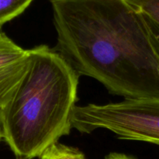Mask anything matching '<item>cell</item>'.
I'll return each mask as SVG.
<instances>
[{"label": "cell", "mask_w": 159, "mask_h": 159, "mask_svg": "<svg viewBox=\"0 0 159 159\" xmlns=\"http://www.w3.org/2000/svg\"><path fill=\"white\" fill-rule=\"evenodd\" d=\"M30 49L14 42L0 51V110L2 111L13 97L26 69Z\"/></svg>", "instance_id": "cell-4"}, {"label": "cell", "mask_w": 159, "mask_h": 159, "mask_svg": "<svg viewBox=\"0 0 159 159\" xmlns=\"http://www.w3.org/2000/svg\"><path fill=\"white\" fill-rule=\"evenodd\" d=\"M3 138V130H0V140Z\"/></svg>", "instance_id": "cell-12"}, {"label": "cell", "mask_w": 159, "mask_h": 159, "mask_svg": "<svg viewBox=\"0 0 159 159\" xmlns=\"http://www.w3.org/2000/svg\"><path fill=\"white\" fill-rule=\"evenodd\" d=\"M34 0H0V27L21 15Z\"/></svg>", "instance_id": "cell-5"}, {"label": "cell", "mask_w": 159, "mask_h": 159, "mask_svg": "<svg viewBox=\"0 0 159 159\" xmlns=\"http://www.w3.org/2000/svg\"><path fill=\"white\" fill-rule=\"evenodd\" d=\"M40 159H86L78 148L57 142L48 147L40 155Z\"/></svg>", "instance_id": "cell-6"}, {"label": "cell", "mask_w": 159, "mask_h": 159, "mask_svg": "<svg viewBox=\"0 0 159 159\" xmlns=\"http://www.w3.org/2000/svg\"><path fill=\"white\" fill-rule=\"evenodd\" d=\"M134 9L159 24V0H125Z\"/></svg>", "instance_id": "cell-7"}, {"label": "cell", "mask_w": 159, "mask_h": 159, "mask_svg": "<svg viewBox=\"0 0 159 159\" xmlns=\"http://www.w3.org/2000/svg\"><path fill=\"white\" fill-rule=\"evenodd\" d=\"M104 159H134L132 157L128 156L125 154L116 153V152H112L105 157Z\"/></svg>", "instance_id": "cell-10"}, {"label": "cell", "mask_w": 159, "mask_h": 159, "mask_svg": "<svg viewBox=\"0 0 159 159\" xmlns=\"http://www.w3.org/2000/svg\"><path fill=\"white\" fill-rule=\"evenodd\" d=\"M3 130V119H2V111L0 110V130Z\"/></svg>", "instance_id": "cell-11"}, {"label": "cell", "mask_w": 159, "mask_h": 159, "mask_svg": "<svg viewBox=\"0 0 159 159\" xmlns=\"http://www.w3.org/2000/svg\"><path fill=\"white\" fill-rule=\"evenodd\" d=\"M54 48L79 75L124 99H159V49L125 0H50Z\"/></svg>", "instance_id": "cell-1"}, {"label": "cell", "mask_w": 159, "mask_h": 159, "mask_svg": "<svg viewBox=\"0 0 159 159\" xmlns=\"http://www.w3.org/2000/svg\"><path fill=\"white\" fill-rule=\"evenodd\" d=\"M72 128L85 134L104 129L120 139L159 145V99H124L103 105L76 106Z\"/></svg>", "instance_id": "cell-3"}, {"label": "cell", "mask_w": 159, "mask_h": 159, "mask_svg": "<svg viewBox=\"0 0 159 159\" xmlns=\"http://www.w3.org/2000/svg\"><path fill=\"white\" fill-rule=\"evenodd\" d=\"M79 77L54 48L30 49L26 73L2 110L3 139L16 158H39L69 134Z\"/></svg>", "instance_id": "cell-2"}, {"label": "cell", "mask_w": 159, "mask_h": 159, "mask_svg": "<svg viewBox=\"0 0 159 159\" xmlns=\"http://www.w3.org/2000/svg\"><path fill=\"white\" fill-rule=\"evenodd\" d=\"M145 17L148 22V25L149 26V29L151 30V33H152V36L154 37V40H155V43H156L157 46H158L159 49V24L155 23V22H154L153 20L149 19L146 16Z\"/></svg>", "instance_id": "cell-8"}, {"label": "cell", "mask_w": 159, "mask_h": 159, "mask_svg": "<svg viewBox=\"0 0 159 159\" xmlns=\"http://www.w3.org/2000/svg\"><path fill=\"white\" fill-rule=\"evenodd\" d=\"M16 159H23V158H16Z\"/></svg>", "instance_id": "cell-13"}, {"label": "cell", "mask_w": 159, "mask_h": 159, "mask_svg": "<svg viewBox=\"0 0 159 159\" xmlns=\"http://www.w3.org/2000/svg\"><path fill=\"white\" fill-rule=\"evenodd\" d=\"M13 43V40H11L6 34L0 32V51L10 46Z\"/></svg>", "instance_id": "cell-9"}]
</instances>
